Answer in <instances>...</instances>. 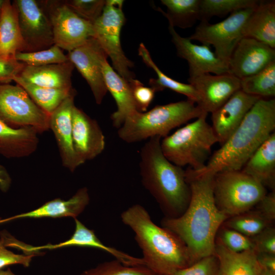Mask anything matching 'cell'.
<instances>
[{"mask_svg": "<svg viewBox=\"0 0 275 275\" xmlns=\"http://www.w3.org/2000/svg\"><path fill=\"white\" fill-rule=\"evenodd\" d=\"M121 218L134 232L146 266L157 275H170L194 263L183 241L168 229L156 225L142 205L129 207Z\"/></svg>", "mask_w": 275, "mask_h": 275, "instance_id": "cell-2", "label": "cell"}, {"mask_svg": "<svg viewBox=\"0 0 275 275\" xmlns=\"http://www.w3.org/2000/svg\"><path fill=\"white\" fill-rule=\"evenodd\" d=\"M258 210L270 223L275 219V191L272 190L257 204Z\"/></svg>", "mask_w": 275, "mask_h": 275, "instance_id": "cell-44", "label": "cell"}, {"mask_svg": "<svg viewBox=\"0 0 275 275\" xmlns=\"http://www.w3.org/2000/svg\"><path fill=\"white\" fill-rule=\"evenodd\" d=\"M80 275H157L146 266L125 265L117 260L105 262Z\"/></svg>", "mask_w": 275, "mask_h": 275, "instance_id": "cell-35", "label": "cell"}, {"mask_svg": "<svg viewBox=\"0 0 275 275\" xmlns=\"http://www.w3.org/2000/svg\"><path fill=\"white\" fill-rule=\"evenodd\" d=\"M203 113L194 102L187 99L156 105L148 112L136 111L128 117L118 128V135L128 143L154 136L163 138L174 128Z\"/></svg>", "mask_w": 275, "mask_h": 275, "instance_id": "cell-5", "label": "cell"}, {"mask_svg": "<svg viewBox=\"0 0 275 275\" xmlns=\"http://www.w3.org/2000/svg\"><path fill=\"white\" fill-rule=\"evenodd\" d=\"M122 0H107L101 16L93 23L94 37L112 62L113 68L127 81L134 79L133 63L125 55L120 34L125 22Z\"/></svg>", "mask_w": 275, "mask_h": 275, "instance_id": "cell-8", "label": "cell"}, {"mask_svg": "<svg viewBox=\"0 0 275 275\" xmlns=\"http://www.w3.org/2000/svg\"><path fill=\"white\" fill-rule=\"evenodd\" d=\"M257 0H200L199 20L208 22L213 16H222L235 11L255 8Z\"/></svg>", "mask_w": 275, "mask_h": 275, "instance_id": "cell-32", "label": "cell"}, {"mask_svg": "<svg viewBox=\"0 0 275 275\" xmlns=\"http://www.w3.org/2000/svg\"><path fill=\"white\" fill-rule=\"evenodd\" d=\"M242 171L272 190L275 187V133H272L246 162Z\"/></svg>", "mask_w": 275, "mask_h": 275, "instance_id": "cell-24", "label": "cell"}, {"mask_svg": "<svg viewBox=\"0 0 275 275\" xmlns=\"http://www.w3.org/2000/svg\"><path fill=\"white\" fill-rule=\"evenodd\" d=\"M67 56L89 85L96 103L100 104L107 92L102 72V63L107 58L104 50L91 37Z\"/></svg>", "mask_w": 275, "mask_h": 275, "instance_id": "cell-13", "label": "cell"}, {"mask_svg": "<svg viewBox=\"0 0 275 275\" xmlns=\"http://www.w3.org/2000/svg\"><path fill=\"white\" fill-rule=\"evenodd\" d=\"M139 55L145 64L152 68L157 74V78H151L149 82L151 87L154 89L156 92L167 88L184 95L187 99L193 101L196 104L199 102V97L195 88L189 84L178 81L165 74L152 60L149 52L142 43L139 46Z\"/></svg>", "mask_w": 275, "mask_h": 275, "instance_id": "cell-29", "label": "cell"}, {"mask_svg": "<svg viewBox=\"0 0 275 275\" xmlns=\"http://www.w3.org/2000/svg\"><path fill=\"white\" fill-rule=\"evenodd\" d=\"M218 261L215 254L195 262L191 265L178 269L170 275H217Z\"/></svg>", "mask_w": 275, "mask_h": 275, "instance_id": "cell-39", "label": "cell"}, {"mask_svg": "<svg viewBox=\"0 0 275 275\" xmlns=\"http://www.w3.org/2000/svg\"><path fill=\"white\" fill-rule=\"evenodd\" d=\"M24 65L16 60L7 61L0 58V83L8 84L13 81Z\"/></svg>", "mask_w": 275, "mask_h": 275, "instance_id": "cell-43", "label": "cell"}, {"mask_svg": "<svg viewBox=\"0 0 275 275\" xmlns=\"http://www.w3.org/2000/svg\"><path fill=\"white\" fill-rule=\"evenodd\" d=\"M64 3L79 16L93 24L101 16L106 1L69 0Z\"/></svg>", "mask_w": 275, "mask_h": 275, "instance_id": "cell-37", "label": "cell"}, {"mask_svg": "<svg viewBox=\"0 0 275 275\" xmlns=\"http://www.w3.org/2000/svg\"><path fill=\"white\" fill-rule=\"evenodd\" d=\"M275 61V49L254 39L243 37L228 61L230 73L239 79L254 75Z\"/></svg>", "mask_w": 275, "mask_h": 275, "instance_id": "cell-16", "label": "cell"}, {"mask_svg": "<svg viewBox=\"0 0 275 275\" xmlns=\"http://www.w3.org/2000/svg\"><path fill=\"white\" fill-rule=\"evenodd\" d=\"M26 51L18 23L17 14L13 3L4 1L0 15V58L15 60L17 52Z\"/></svg>", "mask_w": 275, "mask_h": 275, "instance_id": "cell-26", "label": "cell"}, {"mask_svg": "<svg viewBox=\"0 0 275 275\" xmlns=\"http://www.w3.org/2000/svg\"><path fill=\"white\" fill-rule=\"evenodd\" d=\"M4 240L0 238V269L11 265L20 264L24 267L30 265L32 258L39 254L22 255L15 254L6 248Z\"/></svg>", "mask_w": 275, "mask_h": 275, "instance_id": "cell-41", "label": "cell"}, {"mask_svg": "<svg viewBox=\"0 0 275 275\" xmlns=\"http://www.w3.org/2000/svg\"><path fill=\"white\" fill-rule=\"evenodd\" d=\"M257 260L262 268L275 272V254L257 253Z\"/></svg>", "mask_w": 275, "mask_h": 275, "instance_id": "cell-45", "label": "cell"}, {"mask_svg": "<svg viewBox=\"0 0 275 275\" xmlns=\"http://www.w3.org/2000/svg\"><path fill=\"white\" fill-rule=\"evenodd\" d=\"M161 2L167 7V12L160 10L174 27L190 28L199 20L200 0H161Z\"/></svg>", "mask_w": 275, "mask_h": 275, "instance_id": "cell-30", "label": "cell"}, {"mask_svg": "<svg viewBox=\"0 0 275 275\" xmlns=\"http://www.w3.org/2000/svg\"><path fill=\"white\" fill-rule=\"evenodd\" d=\"M242 35L275 48L274 1H259L245 22Z\"/></svg>", "mask_w": 275, "mask_h": 275, "instance_id": "cell-25", "label": "cell"}, {"mask_svg": "<svg viewBox=\"0 0 275 275\" xmlns=\"http://www.w3.org/2000/svg\"><path fill=\"white\" fill-rule=\"evenodd\" d=\"M75 228L74 233L68 239L70 246H89L103 251L107 249V245L103 244L96 236L94 232L87 228L76 218H74Z\"/></svg>", "mask_w": 275, "mask_h": 275, "instance_id": "cell-38", "label": "cell"}, {"mask_svg": "<svg viewBox=\"0 0 275 275\" xmlns=\"http://www.w3.org/2000/svg\"><path fill=\"white\" fill-rule=\"evenodd\" d=\"M49 117L19 85L0 83V119L14 128L49 129Z\"/></svg>", "mask_w": 275, "mask_h": 275, "instance_id": "cell-9", "label": "cell"}, {"mask_svg": "<svg viewBox=\"0 0 275 275\" xmlns=\"http://www.w3.org/2000/svg\"><path fill=\"white\" fill-rule=\"evenodd\" d=\"M169 30L178 56L188 64L189 77L210 73L215 75L230 73L228 64L219 59L210 46L194 44L189 38L179 35L171 24Z\"/></svg>", "mask_w": 275, "mask_h": 275, "instance_id": "cell-14", "label": "cell"}, {"mask_svg": "<svg viewBox=\"0 0 275 275\" xmlns=\"http://www.w3.org/2000/svg\"><path fill=\"white\" fill-rule=\"evenodd\" d=\"M188 81L197 91V105L203 113H212L236 92L240 90V79L228 73L220 75L203 74L189 77Z\"/></svg>", "mask_w": 275, "mask_h": 275, "instance_id": "cell-15", "label": "cell"}, {"mask_svg": "<svg viewBox=\"0 0 275 275\" xmlns=\"http://www.w3.org/2000/svg\"><path fill=\"white\" fill-rule=\"evenodd\" d=\"M214 254L218 261L217 275H261L255 250L232 252L216 240Z\"/></svg>", "mask_w": 275, "mask_h": 275, "instance_id": "cell-27", "label": "cell"}, {"mask_svg": "<svg viewBox=\"0 0 275 275\" xmlns=\"http://www.w3.org/2000/svg\"><path fill=\"white\" fill-rule=\"evenodd\" d=\"M213 193L216 207L229 218L250 211L267 194L263 185L241 170L216 173Z\"/></svg>", "mask_w": 275, "mask_h": 275, "instance_id": "cell-7", "label": "cell"}, {"mask_svg": "<svg viewBox=\"0 0 275 275\" xmlns=\"http://www.w3.org/2000/svg\"><path fill=\"white\" fill-rule=\"evenodd\" d=\"M1 8H0V15H1Z\"/></svg>", "mask_w": 275, "mask_h": 275, "instance_id": "cell-50", "label": "cell"}, {"mask_svg": "<svg viewBox=\"0 0 275 275\" xmlns=\"http://www.w3.org/2000/svg\"><path fill=\"white\" fill-rule=\"evenodd\" d=\"M207 115L202 114L161 140V151L170 162L180 167L188 166L195 171L205 168L212 147L218 142L211 126L206 121Z\"/></svg>", "mask_w": 275, "mask_h": 275, "instance_id": "cell-6", "label": "cell"}, {"mask_svg": "<svg viewBox=\"0 0 275 275\" xmlns=\"http://www.w3.org/2000/svg\"><path fill=\"white\" fill-rule=\"evenodd\" d=\"M261 275H275V272L267 270L262 268Z\"/></svg>", "mask_w": 275, "mask_h": 275, "instance_id": "cell-48", "label": "cell"}, {"mask_svg": "<svg viewBox=\"0 0 275 275\" xmlns=\"http://www.w3.org/2000/svg\"><path fill=\"white\" fill-rule=\"evenodd\" d=\"M75 91L67 97L49 117V129L54 135L62 164L74 172L85 162L78 157L73 146L72 115Z\"/></svg>", "mask_w": 275, "mask_h": 275, "instance_id": "cell-17", "label": "cell"}, {"mask_svg": "<svg viewBox=\"0 0 275 275\" xmlns=\"http://www.w3.org/2000/svg\"><path fill=\"white\" fill-rule=\"evenodd\" d=\"M259 211H248L228 218L223 225L225 227L237 231L249 237H252L270 226Z\"/></svg>", "mask_w": 275, "mask_h": 275, "instance_id": "cell-33", "label": "cell"}, {"mask_svg": "<svg viewBox=\"0 0 275 275\" xmlns=\"http://www.w3.org/2000/svg\"><path fill=\"white\" fill-rule=\"evenodd\" d=\"M89 201L88 190L82 187L67 201L60 198L53 199L31 211L0 219V224L23 218L72 217L76 218L88 205Z\"/></svg>", "mask_w": 275, "mask_h": 275, "instance_id": "cell-21", "label": "cell"}, {"mask_svg": "<svg viewBox=\"0 0 275 275\" xmlns=\"http://www.w3.org/2000/svg\"><path fill=\"white\" fill-rule=\"evenodd\" d=\"M275 129V100L259 99L241 123L209 157L198 174L215 175L225 171L241 170L258 147Z\"/></svg>", "mask_w": 275, "mask_h": 275, "instance_id": "cell-3", "label": "cell"}, {"mask_svg": "<svg viewBox=\"0 0 275 275\" xmlns=\"http://www.w3.org/2000/svg\"><path fill=\"white\" fill-rule=\"evenodd\" d=\"M15 60L32 66L59 64L69 60L62 49L55 44L48 48L39 51L17 52L15 56Z\"/></svg>", "mask_w": 275, "mask_h": 275, "instance_id": "cell-34", "label": "cell"}, {"mask_svg": "<svg viewBox=\"0 0 275 275\" xmlns=\"http://www.w3.org/2000/svg\"><path fill=\"white\" fill-rule=\"evenodd\" d=\"M257 253L275 254V229L269 226L251 237Z\"/></svg>", "mask_w": 275, "mask_h": 275, "instance_id": "cell-42", "label": "cell"}, {"mask_svg": "<svg viewBox=\"0 0 275 275\" xmlns=\"http://www.w3.org/2000/svg\"><path fill=\"white\" fill-rule=\"evenodd\" d=\"M12 3L26 51L43 50L54 45L51 22L39 3L35 0H16Z\"/></svg>", "mask_w": 275, "mask_h": 275, "instance_id": "cell-12", "label": "cell"}, {"mask_svg": "<svg viewBox=\"0 0 275 275\" xmlns=\"http://www.w3.org/2000/svg\"><path fill=\"white\" fill-rule=\"evenodd\" d=\"M214 175L198 174L188 167L185 171L191 194L188 206L180 216L165 217L161 221L162 227L183 241L194 262L214 254L217 233L229 218L215 205Z\"/></svg>", "mask_w": 275, "mask_h": 275, "instance_id": "cell-1", "label": "cell"}, {"mask_svg": "<svg viewBox=\"0 0 275 275\" xmlns=\"http://www.w3.org/2000/svg\"><path fill=\"white\" fill-rule=\"evenodd\" d=\"M102 72L107 91L115 99L117 109L111 118L113 125L119 128L126 119L135 112L130 85L111 67L105 58L102 63Z\"/></svg>", "mask_w": 275, "mask_h": 275, "instance_id": "cell-20", "label": "cell"}, {"mask_svg": "<svg viewBox=\"0 0 275 275\" xmlns=\"http://www.w3.org/2000/svg\"><path fill=\"white\" fill-rule=\"evenodd\" d=\"M11 178L6 169L0 164V189L6 191L11 184Z\"/></svg>", "mask_w": 275, "mask_h": 275, "instance_id": "cell-46", "label": "cell"}, {"mask_svg": "<svg viewBox=\"0 0 275 275\" xmlns=\"http://www.w3.org/2000/svg\"><path fill=\"white\" fill-rule=\"evenodd\" d=\"M219 229L216 240L228 250L234 253L253 250L255 246L250 237L226 227Z\"/></svg>", "mask_w": 275, "mask_h": 275, "instance_id": "cell-36", "label": "cell"}, {"mask_svg": "<svg viewBox=\"0 0 275 275\" xmlns=\"http://www.w3.org/2000/svg\"><path fill=\"white\" fill-rule=\"evenodd\" d=\"M5 0H0V8L2 7L3 3L4 2Z\"/></svg>", "mask_w": 275, "mask_h": 275, "instance_id": "cell-49", "label": "cell"}, {"mask_svg": "<svg viewBox=\"0 0 275 275\" xmlns=\"http://www.w3.org/2000/svg\"><path fill=\"white\" fill-rule=\"evenodd\" d=\"M161 139H149L140 149V174L143 186L158 203L166 217L175 218L187 208L190 189L185 171L163 155Z\"/></svg>", "mask_w": 275, "mask_h": 275, "instance_id": "cell-4", "label": "cell"}, {"mask_svg": "<svg viewBox=\"0 0 275 275\" xmlns=\"http://www.w3.org/2000/svg\"><path fill=\"white\" fill-rule=\"evenodd\" d=\"M261 97L249 95L239 90L222 105L211 113V127L223 145L238 128L246 115Z\"/></svg>", "mask_w": 275, "mask_h": 275, "instance_id": "cell-18", "label": "cell"}, {"mask_svg": "<svg viewBox=\"0 0 275 275\" xmlns=\"http://www.w3.org/2000/svg\"><path fill=\"white\" fill-rule=\"evenodd\" d=\"M131 89L132 95L136 110L141 113L146 112L153 101L156 91L154 89L144 86L138 79H132L128 81Z\"/></svg>", "mask_w": 275, "mask_h": 275, "instance_id": "cell-40", "label": "cell"}, {"mask_svg": "<svg viewBox=\"0 0 275 275\" xmlns=\"http://www.w3.org/2000/svg\"><path fill=\"white\" fill-rule=\"evenodd\" d=\"M38 133L31 127L12 128L0 119V154L8 158L30 156L37 148Z\"/></svg>", "mask_w": 275, "mask_h": 275, "instance_id": "cell-23", "label": "cell"}, {"mask_svg": "<svg viewBox=\"0 0 275 275\" xmlns=\"http://www.w3.org/2000/svg\"><path fill=\"white\" fill-rule=\"evenodd\" d=\"M240 90L263 98L275 96V61L258 73L240 79Z\"/></svg>", "mask_w": 275, "mask_h": 275, "instance_id": "cell-31", "label": "cell"}, {"mask_svg": "<svg viewBox=\"0 0 275 275\" xmlns=\"http://www.w3.org/2000/svg\"><path fill=\"white\" fill-rule=\"evenodd\" d=\"M17 85L21 87L33 101L48 115H50L62 102L75 90L43 87L30 83L18 75L14 77Z\"/></svg>", "mask_w": 275, "mask_h": 275, "instance_id": "cell-28", "label": "cell"}, {"mask_svg": "<svg viewBox=\"0 0 275 275\" xmlns=\"http://www.w3.org/2000/svg\"><path fill=\"white\" fill-rule=\"evenodd\" d=\"M52 26L54 44L69 52L94 37L93 24L82 18L63 2H44Z\"/></svg>", "mask_w": 275, "mask_h": 275, "instance_id": "cell-11", "label": "cell"}, {"mask_svg": "<svg viewBox=\"0 0 275 275\" xmlns=\"http://www.w3.org/2000/svg\"><path fill=\"white\" fill-rule=\"evenodd\" d=\"M72 121L73 143L76 154L84 162L96 158L105 146V136L99 124L75 105Z\"/></svg>", "mask_w": 275, "mask_h": 275, "instance_id": "cell-19", "label": "cell"}, {"mask_svg": "<svg viewBox=\"0 0 275 275\" xmlns=\"http://www.w3.org/2000/svg\"><path fill=\"white\" fill-rule=\"evenodd\" d=\"M0 275H16L10 269L7 270L0 269Z\"/></svg>", "mask_w": 275, "mask_h": 275, "instance_id": "cell-47", "label": "cell"}, {"mask_svg": "<svg viewBox=\"0 0 275 275\" xmlns=\"http://www.w3.org/2000/svg\"><path fill=\"white\" fill-rule=\"evenodd\" d=\"M74 66L69 60L64 63L32 66L25 65L18 75L32 84L46 88L71 89Z\"/></svg>", "mask_w": 275, "mask_h": 275, "instance_id": "cell-22", "label": "cell"}, {"mask_svg": "<svg viewBox=\"0 0 275 275\" xmlns=\"http://www.w3.org/2000/svg\"><path fill=\"white\" fill-rule=\"evenodd\" d=\"M254 9L235 11L225 19L215 24L202 21L188 38L202 44L213 46L216 56L228 64L236 45L243 37V26Z\"/></svg>", "mask_w": 275, "mask_h": 275, "instance_id": "cell-10", "label": "cell"}]
</instances>
